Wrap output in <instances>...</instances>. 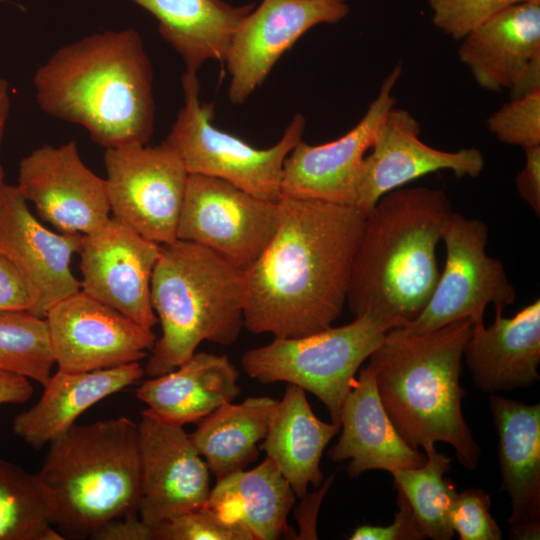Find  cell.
<instances>
[{"instance_id":"obj_1","label":"cell","mask_w":540,"mask_h":540,"mask_svg":"<svg viewBox=\"0 0 540 540\" xmlns=\"http://www.w3.org/2000/svg\"><path fill=\"white\" fill-rule=\"evenodd\" d=\"M275 233L243 270L244 327L274 338L332 326L346 304L366 213L354 206L281 196Z\"/></svg>"},{"instance_id":"obj_2","label":"cell","mask_w":540,"mask_h":540,"mask_svg":"<svg viewBox=\"0 0 540 540\" xmlns=\"http://www.w3.org/2000/svg\"><path fill=\"white\" fill-rule=\"evenodd\" d=\"M33 85L45 113L81 125L105 148L147 143L153 134V70L133 28L62 46L37 69Z\"/></svg>"},{"instance_id":"obj_3","label":"cell","mask_w":540,"mask_h":540,"mask_svg":"<svg viewBox=\"0 0 540 540\" xmlns=\"http://www.w3.org/2000/svg\"><path fill=\"white\" fill-rule=\"evenodd\" d=\"M453 207L442 189L399 187L366 213L346 304L356 316L371 315L392 328L423 311L440 270L436 247Z\"/></svg>"},{"instance_id":"obj_4","label":"cell","mask_w":540,"mask_h":540,"mask_svg":"<svg viewBox=\"0 0 540 540\" xmlns=\"http://www.w3.org/2000/svg\"><path fill=\"white\" fill-rule=\"evenodd\" d=\"M472 324L463 318L425 334L395 327L368 358L381 402L403 440L424 450L445 442L468 470L476 469L481 455L461 404L463 351Z\"/></svg>"},{"instance_id":"obj_5","label":"cell","mask_w":540,"mask_h":540,"mask_svg":"<svg viewBox=\"0 0 540 540\" xmlns=\"http://www.w3.org/2000/svg\"><path fill=\"white\" fill-rule=\"evenodd\" d=\"M35 475L53 527L64 539L89 538L139 511L138 425L125 416L75 423L49 443Z\"/></svg>"},{"instance_id":"obj_6","label":"cell","mask_w":540,"mask_h":540,"mask_svg":"<svg viewBox=\"0 0 540 540\" xmlns=\"http://www.w3.org/2000/svg\"><path fill=\"white\" fill-rule=\"evenodd\" d=\"M150 294L161 325L145 367L150 377L174 370L204 341L233 344L244 327L243 271L199 244L161 245Z\"/></svg>"},{"instance_id":"obj_7","label":"cell","mask_w":540,"mask_h":540,"mask_svg":"<svg viewBox=\"0 0 540 540\" xmlns=\"http://www.w3.org/2000/svg\"><path fill=\"white\" fill-rule=\"evenodd\" d=\"M392 327L371 315L294 338H274L244 352V372L262 384L285 382L314 394L340 425L344 399L365 360Z\"/></svg>"},{"instance_id":"obj_8","label":"cell","mask_w":540,"mask_h":540,"mask_svg":"<svg viewBox=\"0 0 540 540\" xmlns=\"http://www.w3.org/2000/svg\"><path fill=\"white\" fill-rule=\"evenodd\" d=\"M184 103L163 141L181 158L189 174L227 181L251 195L277 202L281 197L283 164L302 139L305 118L293 116L273 146L256 148L213 124V103H201L197 73L182 76Z\"/></svg>"},{"instance_id":"obj_9","label":"cell","mask_w":540,"mask_h":540,"mask_svg":"<svg viewBox=\"0 0 540 540\" xmlns=\"http://www.w3.org/2000/svg\"><path fill=\"white\" fill-rule=\"evenodd\" d=\"M128 143L106 148L111 216L160 245L177 239L189 173L167 144Z\"/></svg>"},{"instance_id":"obj_10","label":"cell","mask_w":540,"mask_h":540,"mask_svg":"<svg viewBox=\"0 0 540 540\" xmlns=\"http://www.w3.org/2000/svg\"><path fill=\"white\" fill-rule=\"evenodd\" d=\"M488 227L453 212L442 234L446 258L434 291L419 316L403 328L425 334L456 320L483 318L486 306L503 311L516 299L503 263L486 253Z\"/></svg>"},{"instance_id":"obj_11","label":"cell","mask_w":540,"mask_h":540,"mask_svg":"<svg viewBox=\"0 0 540 540\" xmlns=\"http://www.w3.org/2000/svg\"><path fill=\"white\" fill-rule=\"evenodd\" d=\"M277 222V202L219 178L189 174L177 239L206 247L243 271L268 245Z\"/></svg>"},{"instance_id":"obj_12","label":"cell","mask_w":540,"mask_h":540,"mask_svg":"<svg viewBox=\"0 0 540 540\" xmlns=\"http://www.w3.org/2000/svg\"><path fill=\"white\" fill-rule=\"evenodd\" d=\"M44 318L55 364L67 372L139 362L157 339L152 329L81 289L52 306Z\"/></svg>"},{"instance_id":"obj_13","label":"cell","mask_w":540,"mask_h":540,"mask_svg":"<svg viewBox=\"0 0 540 540\" xmlns=\"http://www.w3.org/2000/svg\"><path fill=\"white\" fill-rule=\"evenodd\" d=\"M16 187L58 232L89 234L111 217L106 181L84 164L75 141L25 156Z\"/></svg>"},{"instance_id":"obj_14","label":"cell","mask_w":540,"mask_h":540,"mask_svg":"<svg viewBox=\"0 0 540 540\" xmlns=\"http://www.w3.org/2000/svg\"><path fill=\"white\" fill-rule=\"evenodd\" d=\"M398 63L385 77L361 120L333 141L310 145L302 139L283 164L281 196L355 206L359 170L385 114L396 105L393 90L401 77Z\"/></svg>"},{"instance_id":"obj_15","label":"cell","mask_w":540,"mask_h":540,"mask_svg":"<svg viewBox=\"0 0 540 540\" xmlns=\"http://www.w3.org/2000/svg\"><path fill=\"white\" fill-rule=\"evenodd\" d=\"M161 245L114 217L82 235L81 290L143 327L158 322L151 304V278Z\"/></svg>"},{"instance_id":"obj_16","label":"cell","mask_w":540,"mask_h":540,"mask_svg":"<svg viewBox=\"0 0 540 540\" xmlns=\"http://www.w3.org/2000/svg\"><path fill=\"white\" fill-rule=\"evenodd\" d=\"M348 13V4L339 0H262L242 20L225 61L230 101L243 103L307 31Z\"/></svg>"},{"instance_id":"obj_17","label":"cell","mask_w":540,"mask_h":540,"mask_svg":"<svg viewBox=\"0 0 540 540\" xmlns=\"http://www.w3.org/2000/svg\"><path fill=\"white\" fill-rule=\"evenodd\" d=\"M138 443L142 494L140 518L150 527L204 505L210 471L183 426L141 412Z\"/></svg>"},{"instance_id":"obj_18","label":"cell","mask_w":540,"mask_h":540,"mask_svg":"<svg viewBox=\"0 0 540 540\" xmlns=\"http://www.w3.org/2000/svg\"><path fill=\"white\" fill-rule=\"evenodd\" d=\"M420 132L408 110L396 105L388 110L359 170L357 208L367 213L386 193L437 171L450 170L459 178L482 173L485 161L479 149L439 150L422 142Z\"/></svg>"},{"instance_id":"obj_19","label":"cell","mask_w":540,"mask_h":540,"mask_svg":"<svg viewBox=\"0 0 540 540\" xmlns=\"http://www.w3.org/2000/svg\"><path fill=\"white\" fill-rule=\"evenodd\" d=\"M82 235L53 232L28 208L16 185L0 188V252L19 270L33 298L29 312L44 318L62 299L81 289L71 269Z\"/></svg>"},{"instance_id":"obj_20","label":"cell","mask_w":540,"mask_h":540,"mask_svg":"<svg viewBox=\"0 0 540 540\" xmlns=\"http://www.w3.org/2000/svg\"><path fill=\"white\" fill-rule=\"evenodd\" d=\"M461 41L459 60L481 88L512 98L540 88V1L503 9Z\"/></svg>"},{"instance_id":"obj_21","label":"cell","mask_w":540,"mask_h":540,"mask_svg":"<svg viewBox=\"0 0 540 540\" xmlns=\"http://www.w3.org/2000/svg\"><path fill=\"white\" fill-rule=\"evenodd\" d=\"M489 407L498 433L500 491L510 498V538L540 536V404L527 405L490 394Z\"/></svg>"},{"instance_id":"obj_22","label":"cell","mask_w":540,"mask_h":540,"mask_svg":"<svg viewBox=\"0 0 540 540\" xmlns=\"http://www.w3.org/2000/svg\"><path fill=\"white\" fill-rule=\"evenodd\" d=\"M472 323L463 359L478 389L495 394L527 388L540 380L539 298L510 318L496 310L488 327L483 318Z\"/></svg>"},{"instance_id":"obj_23","label":"cell","mask_w":540,"mask_h":540,"mask_svg":"<svg viewBox=\"0 0 540 540\" xmlns=\"http://www.w3.org/2000/svg\"><path fill=\"white\" fill-rule=\"evenodd\" d=\"M340 427L341 435L328 456L335 462L349 460L350 477L369 470L393 473L426 462V455L410 447L391 422L368 364L360 369L344 399Z\"/></svg>"},{"instance_id":"obj_24","label":"cell","mask_w":540,"mask_h":540,"mask_svg":"<svg viewBox=\"0 0 540 540\" xmlns=\"http://www.w3.org/2000/svg\"><path fill=\"white\" fill-rule=\"evenodd\" d=\"M143 374L139 362L85 372L58 369L44 385L38 402L16 415L12 430L39 450L73 426L84 411L134 384Z\"/></svg>"},{"instance_id":"obj_25","label":"cell","mask_w":540,"mask_h":540,"mask_svg":"<svg viewBox=\"0 0 540 540\" xmlns=\"http://www.w3.org/2000/svg\"><path fill=\"white\" fill-rule=\"evenodd\" d=\"M238 380L239 371L226 355L195 352L174 370L145 380L136 396L154 416L184 426L236 399Z\"/></svg>"},{"instance_id":"obj_26","label":"cell","mask_w":540,"mask_h":540,"mask_svg":"<svg viewBox=\"0 0 540 540\" xmlns=\"http://www.w3.org/2000/svg\"><path fill=\"white\" fill-rule=\"evenodd\" d=\"M152 14L162 38L180 55L186 72L215 60L225 64L233 37L255 4L224 0H129Z\"/></svg>"},{"instance_id":"obj_27","label":"cell","mask_w":540,"mask_h":540,"mask_svg":"<svg viewBox=\"0 0 540 540\" xmlns=\"http://www.w3.org/2000/svg\"><path fill=\"white\" fill-rule=\"evenodd\" d=\"M340 428L314 414L304 389L287 384L282 399L272 410L260 448L275 462L295 495L302 498L309 485H322L320 461Z\"/></svg>"},{"instance_id":"obj_28","label":"cell","mask_w":540,"mask_h":540,"mask_svg":"<svg viewBox=\"0 0 540 540\" xmlns=\"http://www.w3.org/2000/svg\"><path fill=\"white\" fill-rule=\"evenodd\" d=\"M295 496L275 462L266 456L251 470L216 480L205 505L241 525L253 540H275L295 535L287 523Z\"/></svg>"},{"instance_id":"obj_29","label":"cell","mask_w":540,"mask_h":540,"mask_svg":"<svg viewBox=\"0 0 540 540\" xmlns=\"http://www.w3.org/2000/svg\"><path fill=\"white\" fill-rule=\"evenodd\" d=\"M277 401L261 396L226 402L196 423L189 438L216 480L244 470L258 457Z\"/></svg>"},{"instance_id":"obj_30","label":"cell","mask_w":540,"mask_h":540,"mask_svg":"<svg viewBox=\"0 0 540 540\" xmlns=\"http://www.w3.org/2000/svg\"><path fill=\"white\" fill-rule=\"evenodd\" d=\"M424 451L422 466L391 473L393 486L409 502L426 538L450 540L455 534L450 511L458 493L454 483L444 477L451 470V458L435 447Z\"/></svg>"},{"instance_id":"obj_31","label":"cell","mask_w":540,"mask_h":540,"mask_svg":"<svg viewBox=\"0 0 540 540\" xmlns=\"http://www.w3.org/2000/svg\"><path fill=\"white\" fill-rule=\"evenodd\" d=\"M48 519L35 473L0 458V540H63Z\"/></svg>"},{"instance_id":"obj_32","label":"cell","mask_w":540,"mask_h":540,"mask_svg":"<svg viewBox=\"0 0 540 540\" xmlns=\"http://www.w3.org/2000/svg\"><path fill=\"white\" fill-rule=\"evenodd\" d=\"M53 365L45 318L28 310L0 311V370L44 386Z\"/></svg>"},{"instance_id":"obj_33","label":"cell","mask_w":540,"mask_h":540,"mask_svg":"<svg viewBox=\"0 0 540 540\" xmlns=\"http://www.w3.org/2000/svg\"><path fill=\"white\" fill-rule=\"evenodd\" d=\"M488 130L502 143L523 149L540 145V88L503 104L487 119Z\"/></svg>"},{"instance_id":"obj_34","label":"cell","mask_w":540,"mask_h":540,"mask_svg":"<svg viewBox=\"0 0 540 540\" xmlns=\"http://www.w3.org/2000/svg\"><path fill=\"white\" fill-rule=\"evenodd\" d=\"M153 533L154 540H253L245 528L205 504L158 524Z\"/></svg>"},{"instance_id":"obj_35","label":"cell","mask_w":540,"mask_h":540,"mask_svg":"<svg viewBox=\"0 0 540 540\" xmlns=\"http://www.w3.org/2000/svg\"><path fill=\"white\" fill-rule=\"evenodd\" d=\"M540 0H426L434 26L454 40H462L503 9Z\"/></svg>"},{"instance_id":"obj_36","label":"cell","mask_w":540,"mask_h":540,"mask_svg":"<svg viewBox=\"0 0 540 540\" xmlns=\"http://www.w3.org/2000/svg\"><path fill=\"white\" fill-rule=\"evenodd\" d=\"M490 496L481 488H468L453 502L450 521L460 540H500L501 528L490 514Z\"/></svg>"},{"instance_id":"obj_37","label":"cell","mask_w":540,"mask_h":540,"mask_svg":"<svg viewBox=\"0 0 540 540\" xmlns=\"http://www.w3.org/2000/svg\"><path fill=\"white\" fill-rule=\"evenodd\" d=\"M397 507L394 522L388 526L361 525L348 539L350 540H422L425 533L415 517L412 508L403 495L397 490Z\"/></svg>"},{"instance_id":"obj_38","label":"cell","mask_w":540,"mask_h":540,"mask_svg":"<svg viewBox=\"0 0 540 540\" xmlns=\"http://www.w3.org/2000/svg\"><path fill=\"white\" fill-rule=\"evenodd\" d=\"M33 305L30 288L15 265L0 252V311L28 310Z\"/></svg>"},{"instance_id":"obj_39","label":"cell","mask_w":540,"mask_h":540,"mask_svg":"<svg viewBox=\"0 0 540 540\" xmlns=\"http://www.w3.org/2000/svg\"><path fill=\"white\" fill-rule=\"evenodd\" d=\"M92 540H154L153 528L147 525L138 513L112 519L98 528Z\"/></svg>"},{"instance_id":"obj_40","label":"cell","mask_w":540,"mask_h":540,"mask_svg":"<svg viewBox=\"0 0 540 540\" xmlns=\"http://www.w3.org/2000/svg\"><path fill=\"white\" fill-rule=\"evenodd\" d=\"M525 164L515 179L519 196L540 215V145L524 149Z\"/></svg>"},{"instance_id":"obj_41","label":"cell","mask_w":540,"mask_h":540,"mask_svg":"<svg viewBox=\"0 0 540 540\" xmlns=\"http://www.w3.org/2000/svg\"><path fill=\"white\" fill-rule=\"evenodd\" d=\"M333 481V475L323 485L316 488L311 494L304 495L303 501L295 509V517L299 525V534L295 539H316V517L324 494Z\"/></svg>"},{"instance_id":"obj_42","label":"cell","mask_w":540,"mask_h":540,"mask_svg":"<svg viewBox=\"0 0 540 540\" xmlns=\"http://www.w3.org/2000/svg\"><path fill=\"white\" fill-rule=\"evenodd\" d=\"M33 391L29 379L0 370V405L25 403L32 397Z\"/></svg>"},{"instance_id":"obj_43","label":"cell","mask_w":540,"mask_h":540,"mask_svg":"<svg viewBox=\"0 0 540 540\" xmlns=\"http://www.w3.org/2000/svg\"><path fill=\"white\" fill-rule=\"evenodd\" d=\"M10 109L8 82L0 77V147L4 136L6 121Z\"/></svg>"},{"instance_id":"obj_44","label":"cell","mask_w":540,"mask_h":540,"mask_svg":"<svg viewBox=\"0 0 540 540\" xmlns=\"http://www.w3.org/2000/svg\"><path fill=\"white\" fill-rule=\"evenodd\" d=\"M4 177H5L4 170H3V168L0 166V188H1V186L5 183V182H4Z\"/></svg>"},{"instance_id":"obj_45","label":"cell","mask_w":540,"mask_h":540,"mask_svg":"<svg viewBox=\"0 0 540 540\" xmlns=\"http://www.w3.org/2000/svg\"><path fill=\"white\" fill-rule=\"evenodd\" d=\"M339 1H342V2H346V3H347V0H339Z\"/></svg>"},{"instance_id":"obj_46","label":"cell","mask_w":540,"mask_h":540,"mask_svg":"<svg viewBox=\"0 0 540 540\" xmlns=\"http://www.w3.org/2000/svg\"><path fill=\"white\" fill-rule=\"evenodd\" d=\"M5 0H0V2H4Z\"/></svg>"}]
</instances>
